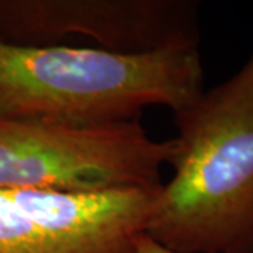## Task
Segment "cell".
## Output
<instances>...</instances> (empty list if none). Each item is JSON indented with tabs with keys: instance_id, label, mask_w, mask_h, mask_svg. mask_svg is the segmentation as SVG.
Returning a JSON list of instances; mask_svg holds the SVG:
<instances>
[{
	"instance_id": "obj_1",
	"label": "cell",
	"mask_w": 253,
	"mask_h": 253,
	"mask_svg": "<svg viewBox=\"0 0 253 253\" xmlns=\"http://www.w3.org/2000/svg\"><path fill=\"white\" fill-rule=\"evenodd\" d=\"M174 123L173 174L145 234L177 253H253V52Z\"/></svg>"
},
{
	"instance_id": "obj_2",
	"label": "cell",
	"mask_w": 253,
	"mask_h": 253,
	"mask_svg": "<svg viewBox=\"0 0 253 253\" xmlns=\"http://www.w3.org/2000/svg\"><path fill=\"white\" fill-rule=\"evenodd\" d=\"M203 91L200 41L142 54L0 41V118L99 128L136 121L151 106L174 114Z\"/></svg>"
},
{
	"instance_id": "obj_3",
	"label": "cell",
	"mask_w": 253,
	"mask_h": 253,
	"mask_svg": "<svg viewBox=\"0 0 253 253\" xmlns=\"http://www.w3.org/2000/svg\"><path fill=\"white\" fill-rule=\"evenodd\" d=\"M173 151L174 139L155 141L139 120L73 128L0 118V190L156 189Z\"/></svg>"
},
{
	"instance_id": "obj_4",
	"label": "cell",
	"mask_w": 253,
	"mask_h": 253,
	"mask_svg": "<svg viewBox=\"0 0 253 253\" xmlns=\"http://www.w3.org/2000/svg\"><path fill=\"white\" fill-rule=\"evenodd\" d=\"M199 9L193 0L0 1V33L14 45H62L81 36L107 51L142 54L200 41Z\"/></svg>"
},
{
	"instance_id": "obj_5",
	"label": "cell",
	"mask_w": 253,
	"mask_h": 253,
	"mask_svg": "<svg viewBox=\"0 0 253 253\" xmlns=\"http://www.w3.org/2000/svg\"><path fill=\"white\" fill-rule=\"evenodd\" d=\"M141 234L107 193L0 190V253H126Z\"/></svg>"
},
{
	"instance_id": "obj_6",
	"label": "cell",
	"mask_w": 253,
	"mask_h": 253,
	"mask_svg": "<svg viewBox=\"0 0 253 253\" xmlns=\"http://www.w3.org/2000/svg\"><path fill=\"white\" fill-rule=\"evenodd\" d=\"M126 253H177L173 252L170 249L165 248L158 242H155L152 238L146 235V234H141L134 241V244L131 245V248L128 249Z\"/></svg>"
}]
</instances>
